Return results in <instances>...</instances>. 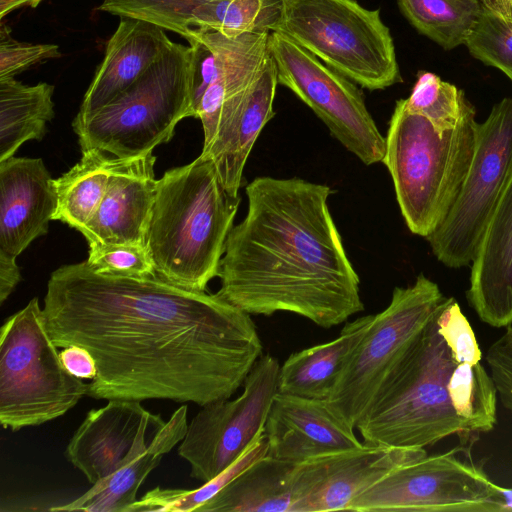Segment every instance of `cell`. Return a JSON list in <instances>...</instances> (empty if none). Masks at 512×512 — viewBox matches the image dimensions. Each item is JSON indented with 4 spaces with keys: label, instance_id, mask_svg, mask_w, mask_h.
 Masks as SVG:
<instances>
[{
    "label": "cell",
    "instance_id": "cell-8",
    "mask_svg": "<svg viewBox=\"0 0 512 512\" xmlns=\"http://www.w3.org/2000/svg\"><path fill=\"white\" fill-rule=\"evenodd\" d=\"M281 31L327 66L368 90L401 82L395 46L380 10L356 0H281Z\"/></svg>",
    "mask_w": 512,
    "mask_h": 512
},
{
    "label": "cell",
    "instance_id": "cell-22",
    "mask_svg": "<svg viewBox=\"0 0 512 512\" xmlns=\"http://www.w3.org/2000/svg\"><path fill=\"white\" fill-rule=\"evenodd\" d=\"M373 317L347 322L336 339L292 353L280 366L278 392L326 401Z\"/></svg>",
    "mask_w": 512,
    "mask_h": 512
},
{
    "label": "cell",
    "instance_id": "cell-41",
    "mask_svg": "<svg viewBox=\"0 0 512 512\" xmlns=\"http://www.w3.org/2000/svg\"><path fill=\"white\" fill-rule=\"evenodd\" d=\"M42 1L43 0H0V19L2 20L9 13L23 6L35 8Z\"/></svg>",
    "mask_w": 512,
    "mask_h": 512
},
{
    "label": "cell",
    "instance_id": "cell-1",
    "mask_svg": "<svg viewBox=\"0 0 512 512\" xmlns=\"http://www.w3.org/2000/svg\"><path fill=\"white\" fill-rule=\"evenodd\" d=\"M43 312L58 348L93 356L95 399L206 404L229 399L263 351L251 315L219 295L157 274L101 273L86 261L54 270Z\"/></svg>",
    "mask_w": 512,
    "mask_h": 512
},
{
    "label": "cell",
    "instance_id": "cell-25",
    "mask_svg": "<svg viewBox=\"0 0 512 512\" xmlns=\"http://www.w3.org/2000/svg\"><path fill=\"white\" fill-rule=\"evenodd\" d=\"M54 86L26 85L15 78L0 79V162L15 155L30 140H42L54 116Z\"/></svg>",
    "mask_w": 512,
    "mask_h": 512
},
{
    "label": "cell",
    "instance_id": "cell-32",
    "mask_svg": "<svg viewBox=\"0 0 512 512\" xmlns=\"http://www.w3.org/2000/svg\"><path fill=\"white\" fill-rule=\"evenodd\" d=\"M209 0H102L98 10L154 24L189 41L194 10Z\"/></svg>",
    "mask_w": 512,
    "mask_h": 512
},
{
    "label": "cell",
    "instance_id": "cell-30",
    "mask_svg": "<svg viewBox=\"0 0 512 512\" xmlns=\"http://www.w3.org/2000/svg\"><path fill=\"white\" fill-rule=\"evenodd\" d=\"M267 455L265 434L253 444L237 461L212 480L192 490L161 489L148 491L141 499L129 508L128 512L197 511L206 501L215 496L228 483L240 475L248 467Z\"/></svg>",
    "mask_w": 512,
    "mask_h": 512
},
{
    "label": "cell",
    "instance_id": "cell-9",
    "mask_svg": "<svg viewBox=\"0 0 512 512\" xmlns=\"http://www.w3.org/2000/svg\"><path fill=\"white\" fill-rule=\"evenodd\" d=\"M446 299L438 285L422 273L412 285L394 288L389 305L374 314L325 401L339 418L356 429L386 375Z\"/></svg>",
    "mask_w": 512,
    "mask_h": 512
},
{
    "label": "cell",
    "instance_id": "cell-3",
    "mask_svg": "<svg viewBox=\"0 0 512 512\" xmlns=\"http://www.w3.org/2000/svg\"><path fill=\"white\" fill-rule=\"evenodd\" d=\"M240 196L222 184L213 162L201 154L157 179L146 246L161 278L206 291L218 277Z\"/></svg>",
    "mask_w": 512,
    "mask_h": 512
},
{
    "label": "cell",
    "instance_id": "cell-2",
    "mask_svg": "<svg viewBox=\"0 0 512 512\" xmlns=\"http://www.w3.org/2000/svg\"><path fill=\"white\" fill-rule=\"evenodd\" d=\"M245 191L247 213L228 235L217 295L250 315L289 312L326 329L363 311L328 207L331 187L260 176Z\"/></svg>",
    "mask_w": 512,
    "mask_h": 512
},
{
    "label": "cell",
    "instance_id": "cell-38",
    "mask_svg": "<svg viewBox=\"0 0 512 512\" xmlns=\"http://www.w3.org/2000/svg\"><path fill=\"white\" fill-rule=\"evenodd\" d=\"M60 359L72 375L80 379L92 380L97 374V366L93 356L84 347L69 345L59 352Z\"/></svg>",
    "mask_w": 512,
    "mask_h": 512
},
{
    "label": "cell",
    "instance_id": "cell-27",
    "mask_svg": "<svg viewBox=\"0 0 512 512\" xmlns=\"http://www.w3.org/2000/svg\"><path fill=\"white\" fill-rule=\"evenodd\" d=\"M407 20L445 50L465 42L482 11L481 0H397Z\"/></svg>",
    "mask_w": 512,
    "mask_h": 512
},
{
    "label": "cell",
    "instance_id": "cell-24",
    "mask_svg": "<svg viewBox=\"0 0 512 512\" xmlns=\"http://www.w3.org/2000/svg\"><path fill=\"white\" fill-rule=\"evenodd\" d=\"M292 463L267 455L228 483L197 512H296Z\"/></svg>",
    "mask_w": 512,
    "mask_h": 512
},
{
    "label": "cell",
    "instance_id": "cell-23",
    "mask_svg": "<svg viewBox=\"0 0 512 512\" xmlns=\"http://www.w3.org/2000/svg\"><path fill=\"white\" fill-rule=\"evenodd\" d=\"M187 406L175 410L158 430L146 451L134 462L108 479L93 484L74 501L51 508L52 511L128 512L147 476L180 443L187 431Z\"/></svg>",
    "mask_w": 512,
    "mask_h": 512
},
{
    "label": "cell",
    "instance_id": "cell-18",
    "mask_svg": "<svg viewBox=\"0 0 512 512\" xmlns=\"http://www.w3.org/2000/svg\"><path fill=\"white\" fill-rule=\"evenodd\" d=\"M153 151L116 158L106 193L93 217L79 231L88 244L126 243L146 246L157 179Z\"/></svg>",
    "mask_w": 512,
    "mask_h": 512
},
{
    "label": "cell",
    "instance_id": "cell-5",
    "mask_svg": "<svg viewBox=\"0 0 512 512\" xmlns=\"http://www.w3.org/2000/svg\"><path fill=\"white\" fill-rule=\"evenodd\" d=\"M435 318L386 375L358 422L364 443L425 448L450 435L471 434L449 399L447 383L457 363Z\"/></svg>",
    "mask_w": 512,
    "mask_h": 512
},
{
    "label": "cell",
    "instance_id": "cell-31",
    "mask_svg": "<svg viewBox=\"0 0 512 512\" xmlns=\"http://www.w3.org/2000/svg\"><path fill=\"white\" fill-rule=\"evenodd\" d=\"M405 103L409 110L424 116L441 132L454 128L474 109L462 90L428 71L418 72Z\"/></svg>",
    "mask_w": 512,
    "mask_h": 512
},
{
    "label": "cell",
    "instance_id": "cell-16",
    "mask_svg": "<svg viewBox=\"0 0 512 512\" xmlns=\"http://www.w3.org/2000/svg\"><path fill=\"white\" fill-rule=\"evenodd\" d=\"M277 84L276 66L270 54L259 77L224 101L215 137L201 152L213 162L222 184L233 196H239L244 168L258 136L275 115Z\"/></svg>",
    "mask_w": 512,
    "mask_h": 512
},
{
    "label": "cell",
    "instance_id": "cell-21",
    "mask_svg": "<svg viewBox=\"0 0 512 512\" xmlns=\"http://www.w3.org/2000/svg\"><path fill=\"white\" fill-rule=\"evenodd\" d=\"M172 43L164 29L121 17L77 114H88L108 104L136 82Z\"/></svg>",
    "mask_w": 512,
    "mask_h": 512
},
{
    "label": "cell",
    "instance_id": "cell-4",
    "mask_svg": "<svg viewBox=\"0 0 512 512\" xmlns=\"http://www.w3.org/2000/svg\"><path fill=\"white\" fill-rule=\"evenodd\" d=\"M475 108L441 132L396 102L385 137L383 163L408 229L429 236L445 219L470 166L476 143Z\"/></svg>",
    "mask_w": 512,
    "mask_h": 512
},
{
    "label": "cell",
    "instance_id": "cell-15",
    "mask_svg": "<svg viewBox=\"0 0 512 512\" xmlns=\"http://www.w3.org/2000/svg\"><path fill=\"white\" fill-rule=\"evenodd\" d=\"M325 401L277 392L265 423L267 456L298 464L363 445Z\"/></svg>",
    "mask_w": 512,
    "mask_h": 512
},
{
    "label": "cell",
    "instance_id": "cell-43",
    "mask_svg": "<svg viewBox=\"0 0 512 512\" xmlns=\"http://www.w3.org/2000/svg\"><path fill=\"white\" fill-rule=\"evenodd\" d=\"M502 337L512 347V324L506 327V331Z\"/></svg>",
    "mask_w": 512,
    "mask_h": 512
},
{
    "label": "cell",
    "instance_id": "cell-26",
    "mask_svg": "<svg viewBox=\"0 0 512 512\" xmlns=\"http://www.w3.org/2000/svg\"><path fill=\"white\" fill-rule=\"evenodd\" d=\"M116 157L91 148L72 168L54 179L57 209L53 220L80 231L97 211L114 170Z\"/></svg>",
    "mask_w": 512,
    "mask_h": 512
},
{
    "label": "cell",
    "instance_id": "cell-40",
    "mask_svg": "<svg viewBox=\"0 0 512 512\" xmlns=\"http://www.w3.org/2000/svg\"><path fill=\"white\" fill-rule=\"evenodd\" d=\"M482 6L496 15L512 21V0H481Z\"/></svg>",
    "mask_w": 512,
    "mask_h": 512
},
{
    "label": "cell",
    "instance_id": "cell-12",
    "mask_svg": "<svg viewBox=\"0 0 512 512\" xmlns=\"http://www.w3.org/2000/svg\"><path fill=\"white\" fill-rule=\"evenodd\" d=\"M269 50L278 84L286 86L365 165L382 162L385 137L352 80L323 64L281 31H271Z\"/></svg>",
    "mask_w": 512,
    "mask_h": 512
},
{
    "label": "cell",
    "instance_id": "cell-20",
    "mask_svg": "<svg viewBox=\"0 0 512 512\" xmlns=\"http://www.w3.org/2000/svg\"><path fill=\"white\" fill-rule=\"evenodd\" d=\"M426 454L424 448L363 443L357 449L315 458L318 486L306 512L346 510L357 496L392 470Z\"/></svg>",
    "mask_w": 512,
    "mask_h": 512
},
{
    "label": "cell",
    "instance_id": "cell-19",
    "mask_svg": "<svg viewBox=\"0 0 512 512\" xmlns=\"http://www.w3.org/2000/svg\"><path fill=\"white\" fill-rule=\"evenodd\" d=\"M466 295L482 322L512 324V176L478 245Z\"/></svg>",
    "mask_w": 512,
    "mask_h": 512
},
{
    "label": "cell",
    "instance_id": "cell-11",
    "mask_svg": "<svg viewBox=\"0 0 512 512\" xmlns=\"http://www.w3.org/2000/svg\"><path fill=\"white\" fill-rule=\"evenodd\" d=\"M356 512H503L498 485L459 449L403 464L357 496Z\"/></svg>",
    "mask_w": 512,
    "mask_h": 512
},
{
    "label": "cell",
    "instance_id": "cell-13",
    "mask_svg": "<svg viewBox=\"0 0 512 512\" xmlns=\"http://www.w3.org/2000/svg\"><path fill=\"white\" fill-rule=\"evenodd\" d=\"M280 365L262 354L248 373L242 393L201 406L188 424L178 454L190 465V475L206 483L237 461L263 435L278 392Z\"/></svg>",
    "mask_w": 512,
    "mask_h": 512
},
{
    "label": "cell",
    "instance_id": "cell-34",
    "mask_svg": "<svg viewBox=\"0 0 512 512\" xmlns=\"http://www.w3.org/2000/svg\"><path fill=\"white\" fill-rule=\"evenodd\" d=\"M86 262L101 273L127 276L156 274L153 260L144 245L90 243Z\"/></svg>",
    "mask_w": 512,
    "mask_h": 512
},
{
    "label": "cell",
    "instance_id": "cell-10",
    "mask_svg": "<svg viewBox=\"0 0 512 512\" xmlns=\"http://www.w3.org/2000/svg\"><path fill=\"white\" fill-rule=\"evenodd\" d=\"M512 176V98L477 124L474 154L455 202L425 239L445 266L469 265Z\"/></svg>",
    "mask_w": 512,
    "mask_h": 512
},
{
    "label": "cell",
    "instance_id": "cell-29",
    "mask_svg": "<svg viewBox=\"0 0 512 512\" xmlns=\"http://www.w3.org/2000/svg\"><path fill=\"white\" fill-rule=\"evenodd\" d=\"M455 413L462 418L471 434L489 432L497 422V389L493 378L481 362L457 363L447 383Z\"/></svg>",
    "mask_w": 512,
    "mask_h": 512
},
{
    "label": "cell",
    "instance_id": "cell-17",
    "mask_svg": "<svg viewBox=\"0 0 512 512\" xmlns=\"http://www.w3.org/2000/svg\"><path fill=\"white\" fill-rule=\"evenodd\" d=\"M56 209L54 179L41 158L0 162V251L17 258L48 232Z\"/></svg>",
    "mask_w": 512,
    "mask_h": 512
},
{
    "label": "cell",
    "instance_id": "cell-14",
    "mask_svg": "<svg viewBox=\"0 0 512 512\" xmlns=\"http://www.w3.org/2000/svg\"><path fill=\"white\" fill-rule=\"evenodd\" d=\"M164 423L141 401L108 400L103 407L87 413L71 437L65 456L93 485L139 458Z\"/></svg>",
    "mask_w": 512,
    "mask_h": 512
},
{
    "label": "cell",
    "instance_id": "cell-28",
    "mask_svg": "<svg viewBox=\"0 0 512 512\" xmlns=\"http://www.w3.org/2000/svg\"><path fill=\"white\" fill-rule=\"evenodd\" d=\"M281 0H209L193 12L192 28L228 37L271 32L281 14Z\"/></svg>",
    "mask_w": 512,
    "mask_h": 512
},
{
    "label": "cell",
    "instance_id": "cell-42",
    "mask_svg": "<svg viewBox=\"0 0 512 512\" xmlns=\"http://www.w3.org/2000/svg\"><path fill=\"white\" fill-rule=\"evenodd\" d=\"M498 490L503 503V512H512V488L498 485Z\"/></svg>",
    "mask_w": 512,
    "mask_h": 512
},
{
    "label": "cell",
    "instance_id": "cell-33",
    "mask_svg": "<svg viewBox=\"0 0 512 512\" xmlns=\"http://www.w3.org/2000/svg\"><path fill=\"white\" fill-rule=\"evenodd\" d=\"M465 45L474 58L498 68L512 81V21L482 6Z\"/></svg>",
    "mask_w": 512,
    "mask_h": 512
},
{
    "label": "cell",
    "instance_id": "cell-35",
    "mask_svg": "<svg viewBox=\"0 0 512 512\" xmlns=\"http://www.w3.org/2000/svg\"><path fill=\"white\" fill-rule=\"evenodd\" d=\"M435 323L456 363L481 362L482 352L475 333L457 301L447 298L435 318Z\"/></svg>",
    "mask_w": 512,
    "mask_h": 512
},
{
    "label": "cell",
    "instance_id": "cell-6",
    "mask_svg": "<svg viewBox=\"0 0 512 512\" xmlns=\"http://www.w3.org/2000/svg\"><path fill=\"white\" fill-rule=\"evenodd\" d=\"M191 80L192 48L173 42L112 101L75 116L72 127L81 151L96 148L116 158L130 159L168 143L177 124L194 117Z\"/></svg>",
    "mask_w": 512,
    "mask_h": 512
},
{
    "label": "cell",
    "instance_id": "cell-37",
    "mask_svg": "<svg viewBox=\"0 0 512 512\" xmlns=\"http://www.w3.org/2000/svg\"><path fill=\"white\" fill-rule=\"evenodd\" d=\"M486 361L500 401L512 413V347L499 338L488 349Z\"/></svg>",
    "mask_w": 512,
    "mask_h": 512
},
{
    "label": "cell",
    "instance_id": "cell-36",
    "mask_svg": "<svg viewBox=\"0 0 512 512\" xmlns=\"http://www.w3.org/2000/svg\"><path fill=\"white\" fill-rule=\"evenodd\" d=\"M61 56L56 44L19 42L10 35L9 28H0V79L15 78L25 70Z\"/></svg>",
    "mask_w": 512,
    "mask_h": 512
},
{
    "label": "cell",
    "instance_id": "cell-39",
    "mask_svg": "<svg viewBox=\"0 0 512 512\" xmlns=\"http://www.w3.org/2000/svg\"><path fill=\"white\" fill-rule=\"evenodd\" d=\"M21 280L16 257L0 251V305L5 302Z\"/></svg>",
    "mask_w": 512,
    "mask_h": 512
},
{
    "label": "cell",
    "instance_id": "cell-7",
    "mask_svg": "<svg viewBox=\"0 0 512 512\" xmlns=\"http://www.w3.org/2000/svg\"><path fill=\"white\" fill-rule=\"evenodd\" d=\"M37 297L0 329V423L18 431L54 420L87 395L64 367Z\"/></svg>",
    "mask_w": 512,
    "mask_h": 512
}]
</instances>
